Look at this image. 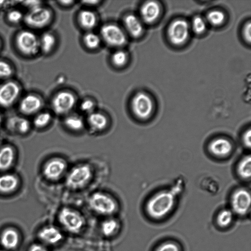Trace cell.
Listing matches in <instances>:
<instances>
[{
  "label": "cell",
  "mask_w": 251,
  "mask_h": 251,
  "mask_svg": "<svg viewBox=\"0 0 251 251\" xmlns=\"http://www.w3.org/2000/svg\"><path fill=\"white\" fill-rule=\"evenodd\" d=\"M175 202L176 197L172 191L163 190L149 199L146 204V211L153 219H161L173 210Z\"/></svg>",
  "instance_id": "1"
},
{
  "label": "cell",
  "mask_w": 251,
  "mask_h": 251,
  "mask_svg": "<svg viewBox=\"0 0 251 251\" xmlns=\"http://www.w3.org/2000/svg\"><path fill=\"white\" fill-rule=\"evenodd\" d=\"M58 220L66 230L73 233H78L84 224L82 215L76 210L69 207H64L60 210Z\"/></svg>",
  "instance_id": "2"
},
{
  "label": "cell",
  "mask_w": 251,
  "mask_h": 251,
  "mask_svg": "<svg viewBox=\"0 0 251 251\" xmlns=\"http://www.w3.org/2000/svg\"><path fill=\"white\" fill-rule=\"evenodd\" d=\"M90 208L95 212L103 215H109L115 212L117 204L109 195L101 192H96L88 201Z\"/></svg>",
  "instance_id": "3"
},
{
  "label": "cell",
  "mask_w": 251,
  "mask_h": 251,
  "mask_svg": "<svg viewBox=\"0 0 251 251\" xmlns=\"http://www.w3.org/2000/svg\"><path fill=\"white\" fill-rule=\"evenodd\" d=\"M100 37L106 44L113 47L123 46L127 41L125 32L114 24L103 25L100 30Z\"/></svg>",
  "instance_id": "4"
},
{
  "label": "cell",
  "mask_w": 251,
  "mask_h": 251,
  "mask_svg": "<svg viewBox=\"0 0 251 251\" xmlns=\"http://www.w3.org/2000/svg\"><path fill=\"white\" fill-rule=\"evenodd\" d=\"M131 107L134 115L138 118L145 120L149 118L153 111V103L148 95L138 92L134 95L131 101Z\"/></svg>",
  "instance_id": "5"
},
{
  "label": "cell",
  "mask_w": 251,
  "mask_h": 251,
  "mask_svg": "<svg viewBox=\"0 0 251 251\" xmlns=\"http://www.w3.org/2000/svg\"><path fill=\"white\" fill-rule=\"evenodd\" d=\"M92 175V170L89 165L81 164L76 166L69 173L66 184L69 188L74 189L82 187L89 181Z\"/></svg>",
  "instance_id": "6"
},
{
  "label": "cell",
  "mask_w": 251,
  "mask_h": 251,
  "mask_svg": "<svg viewBox=\"0 0 251 251\" xmlns=\"http://www.w3.org/2000/svg\"><path fill=\"white\" fill-rule=\"evenodd\" d=\"M251 197L250 192L244 189H239L232 194L230 201V209L235 216L244 217L250 210Z\"/></svg>",
  "instance_id": "7"
},
{
  "label": "cell",
  "mask_w": 251,
  "mask_h": 251,
  "mask_svg": "<svg viewBox=\"0 0 251 251\" xmlns=\"http://www.w3.org/2000/svg\"><path fill=\"white\" fill-rule=\"evenodd\" d=\"M16 42L19 50L26 55H35L40 49L39 39L29 31L21 32L17 36Z\"/></svg>",
  "instance_id": "8"
},
{
  "label": "cell",
  "mask_w": 251,
  "mask_h": 251,
  "mask_svg": "<svg viewBox=\"0 0 251 251\" xmlns=\"http://www.w3.org/2000/svg\"><path fill=\"white\" fill-rule=\"evenodd\" d=\"M52 14L50 11L41 5L29 10L24 17L25 22L28 25L40 28L47 25L50 21Z\"/></svg>",
  "instance_id": "9"
},
{
  "label": "cell",
  "mask_w": 251,
  "mask_h": 251,
  "mask_svg": "<svg viewBox=\"0 0 251 251\" xmlns=\"http://www.w3.org/2000/svg\"><path fill=\"white\" fill-rule=\"evenodd\" d=\"M190 27L187 22L182 19L173 21L169 25L167 34L170 41L175 45L183 44L189 35Z\"/></svg>",
  "instance_id": "10"
},
{
  "label": "cell",
  "mask_w": 251,
  "mask_h": 251,
  "mask_svg": "<svg viewBox=\"0 0 251 251\" xmlns=\"http://www.w3.org/2000/svg\"><path fill=\"white\" fill-rule=\"evenodd\" d=\"M75 101V97L73 93L68 91H62L54 96L51 102L52 107L56 113L63 115L73 109Z\"/></svg>",
  "instance_id": "11"
},
{
  "label": "cell",
  "mask_w": 251,
  "mask_h": 251,
  "mask_svg": "<svg viewBox=\"0 0 251 251\" xmlns=\"http://www.w3.org/2000/svg\"><path fill=\"white\" fill-rule=\"evenodd\" d=\"M19 85L13 81H8L0 86V105L7 107L12 105L19 95Z\"/></svg>",
  "instance_id": "12"
},
{
  "label": "cell",
  "mask_w": 251,
  "mask_h": 251,
  "mask_svg": "<svg viewBox=\"0 0 251 251\" xmlns=\"http://www.w3.org/2000/svg\"><path fill=\"white\" fill-rule=\"evenodd\" d=\"M66 168V164L63 160L55 158L47 162L44 167L43 173L48 179L54 180L63 175Z\"/></svg>",
  "instance_id": "13"
},
{
  "label": "cell",
  "mask_w": 251,
  "mask_h": 251,
  "mask_svg": "<svg viewBox=\"0 0 251 251\" xmlns=\"http://www.w3.org/2000/svg\"><path fill=\"white\" fill-rule=\"evenodd\" d=\"M42 244L54 245L58 244L63 239V235L61 231L53 226H47L39 230L38 234Z\"/></svg>",
  "instance_id": "14"
},
{
  "label": "cell",
  "mask_w": 251,
  "mask_h": 251,
  "mask_svg": "<svg viewBox=\"0 0 251 251\" xmlns=\"http://www.w3.org/2000/svg\"><path fill=\"white\" fill-rule=\"evenodd\" d=\"M20 235L18 230L13 227L4 229L0 234V244L6 250L16 249L20 242Z\"/></svg>",
  "instance_id": "15"
},
{
  "label": "cell",
  "mask_w": 251,
  "mask_h": 251,
  "mask_svg": "<svg viewBox=\"0 0 251 251\" xmlns=\"http://www.w3.org/2000/svg\"><path fill=\"white\" fill-rule=\"evenodd\" d=\"M208 149L213 155L224 157L230 153L232 150V145L230 141L226 138H217L210 142Z\"/></svg>",
  "instance_id": "16"
},
{
  "label": "cell",
  "mask_w": 251,
  "mask_h": 251,
  "mask_svg": "<svg viewBox=\"0 0 251 251\" xmlns=\"http://www.w3.org/2000/svg\"><path fill=\"white\" fill-rule=\"evenodd\" d=\"M125 28L129 34L133 38L140 37L144 31L141 20L132 14L126 15L124 19Z\"/></svg>",
  "instance_id": "17"
},
{
  "label": "cell",
  "mask_w": 251,
  "mask_h": 251,
  "mask_svg": "<svg viewBox=\"0 0 251 251\" xmlns=\"http://www.w3.org/2000/svg\"><path fill=\"white\" fill-rule=\"evenodd\" d=\"M160 13V6L154 1H149L144 3L140 9V15L142 20L151 24L156 20Z\"/></svg>",
  "instance_id": "18"
},
{
  "label": "cell",
  "mask_w": 251,
  "mask_h": 251,
  "mask_svg": "<svg viewBox=\"0 0 251 251\" xmlns=\"http://www.w3.org/2000/svg\"><path fill=\"white\" fill-rule=\"evenodd\" d=\"M42 100L34 95H28L25 97L20 104V109L25 114H32L37 112L41 107Z\"/></svg>",
  "instance_id": "19"
},
{
  "label": "cell",
  "mask_w": 251,
  "mask_h": 251,
  "mask_svg": "<svg viewBox=\"0 0 251 251\" xmlns=\"http://www.w3.org/2000/svg\"><path fill=\"white\" fill-rule=\"evenodd\" d=\"M7 127L12 132L23 134L29 130L30 124L26 119L15 116L8 119Z\"/></svg>",
  "instance_id": "20"
},
{
  "label": "cell",
  "mask_w": 251,
  "mask_h": 251,
  "mask_svg": "<svg viewBox=\"0 0 251 251\" xmlns=\"http://www.w3.org/2000/svg\"><path fill=\"white\" fill-rule=\"evenodd\" d=\"M77 20L80 26L88 30L94 28L97 23V17L95 13L87 9L80 11Z\"/></svg>",
  "instance_id": "21"
},
{
  "label": "cell",
  "mask_w": 251,
  "mask_h": 251,
  "mask_svg": "<svg viewBox=\"0 0 251 251\" xmlns=\"http://www.w3.org/2000/svg\"><path fill=\"white\" fill-rule=\"evenodd\" d=\"M15 158L13 149L6 146L0 149V171L8 170L12 165Z\"/></svg>",
  "instance_id": "22"
},
{
  "label": "cell",
  "mask_w": 251,
  "mask_h": 251,
  "mask_svg": "<svg viewBox=\"0 0 251 251\" xmlns=\"http://www.w3.org/2000/svg\"><path fill=\"white\" fill-rule=\"evenodd\" d=\"M18 185V178L12 174L0 176V192L9 193L13 191Z\"/></svg>",
  "instance_id": "23"
},
{
  "label": "cell",
  "mask_w": 251,
  "mask_h": 251,
  "mask_svg": "<svg viewBox=\"0 0 251 251\" xmlns=\"http://www.w3.org/2000/svg\"><path fill=\"white\" fill-rule=\"evenodd\" d=\"M88 123L94 130L100 131L104 129L107 124L106 117L102 113L93 112L89 114Z\"/></svg>",
  "instance_id": "24"
},
{
  "label": "cell",
  "mask_w": 251,
  "mask_h": 251,
  "mask_svg": "<svg viewBox=\"0 0 251 251\" xmlns=\"http://www.w3.org/2000/svg\"><path fill=\"white\" fill-rule=\"evenodd\" d=\"M235 215L230 209H223L217 215L216 221L221 228H226L233 223Z\"/></svg>",
  "instance_id": "25"
},
{
  "label": "cell",
  "mask_w": 251,
  "mask_h": 251,
  "mask_svg": "<svg viewBox=\"0 0 251 251\" xmlns=\"http://www.w3.org/2000/svg\"><path fill=\"white\" fill-rule=\"evenodd\" d=\"M39 40L40 49L45 53L51 51L56 42L55 36L49 32L43 34Z\"/></svg>",
  "instance_id": "26"
},
{
  "label": "cell",
  "mask_w": 251,
  "mask_h": 251,
  "mask_svg": "<svg viewBox=\"0 0 251 251\" xmlns=\"http://www.w3.org/2000/svg\"><path fill=\"white\" fill-rule=\"evenodd\" d=\"M237 173L243 179H248L251 176V156L248 155L244 156L239 162L237 166Z\"/></svg>",
  "instance_id": "27"
},
{
  "label": "cell",
  "mask_w": 251,
  "mask_h": 251,
  "mask_svg": "<svg viewBox=\"0 0 251 251\" xmlns=\"http://www.w3.org/2000/svg\"><path fill=\"white\" fill-rule=\"evenodd\" d=\"M83 41L86 48L90 50H94L100 46L101 38L97 34L90 31L84 35Z\"/></svg>",
  "instance_id": "28"
},
{
  "label": "cell",
  "mask_w": 251,
  "mask_h": 251,
  "mask_svg": "<svg viewBox=\"0 0 251 251\" xmlns=\"http://www.w3.org/2000/svg\"><path fill=\"white\" fill-rule=\"evenodd\" d=\"M66 126L74 131L81 130L84 126V122L82 118L76 115H70L67 117L64 121Z\"/></svg>",
  "instance_id": "29"
},
{
  "label": "cell",
  "mask_w": 251,
  "mask_h": 251,
  "mask_svg": "<svg viewBox=\"0 0 251 251\" xmlns=\"http://www.w3.org/2000/svg\"><path fill=\"white\" fill-rule=\"evenodd\" d=\"M128 60V55L124 50H119L113 53L111 56L112 64L118 68L124 66Z\"/></svg>",
  "instance_id": "30"
},
{
  "label": "cell",
  "mask_w": 251,
  "mask_h": 251,
  "mask_svg": "<svg viewBox=\"0 0 251 251\" xmlns=\"http://www.w3.org/2000/svg\"><path fill=\"white\" fill-rule=\"evenodd\" d=\"M118 223L113 219H108L104 221L101 225L102 233L109 236L113 235L118 228Z\"/></svg>",
  "instance_id": "31"
},
{
  "label": "cell",
  "mask_w": 251,
  "mask_h": 251,
  "mask_svg": "<svg viewBox=\"0 0 251 251\" xmlns=\"http://www.w3.org/2000/svg\"><path fill=\"white\" fill-rule=\"evenodd\" d=\"M206 20L211 25L217 26L223 23L225 20V15L222 11L213 10L207 14Z\"/></svg>",
  "instance_id": "32"
},
{
  "label": "cell",
  "mask_w": 251,
  "mask_h": 251,
  "mask_svg": "<svg viewBox=\"0 0 251 251\" xmlns=\"http://www.w3.org/2000/svg\"><path fill=\"white\" fill-rule=\"evenodd\" d=\"M154 251H181L178 243L173 240H167L159 244Z\"/></svg>",
  "instance_id": "33"
},
{
  "label": "cell",
  "mask_w": 251,
  "mask_h": 251,
  "mask_svg": "<svg viewBox=\"0 0 251 251\" xmlns=\"http://www.w3.org/2000/svg\"><path fill=\"white\" fill-rule=\"evenodd\" d=\"M192 27L196 33L201 34L206 29V22L201 17L196 16L192 20Z\"/></svg>",
  "instance_id": "34"
},
{
  "label": "cell",
  "mask_w": 251,
  "mask_h": 251,
  "mask_svg": "<svg viewBox=\"0 0 251 251\" xmlns=\"http://www.w3.org/2000/svg\"><path fill=\"white\" fill-rule=\"evenodd\" d=\"M51 115L48 112H42L38 114L34 120V124L38 127L47 126L50 121Z\"/></svg>",
  "instance_id": "35"
},
{
  "label": "cell",
  "mask_w": 251,
  "mask_h": 251,
  "mask_svg": "<svg viewBox=\"0 0 251 251\" xmlns=\"http://www.w3.org/2000/svg\"><path fill=\"white\" fill-rule=\"evenodd\" d=\"M12 69L7 62L0 60V78H6L12 74Z\"/></svg>",
  "instance_id": "36"
},
{
  "label": "cell",
  "mask_w": 251,
  "mask_h": 251,
  "mask_svg": "<svg viewBox=\"0 0 251 251\" xmlns=\"http://www.w3.org/2000/svg\"><path fill=\"white\" fill-rule=\"evenodd\" d=\"M95 106V103L92 100L85 99L81 102L80 108L82 111L89 114L94 112Z\"/></svg>",
  "instance_id": "37"
},
{
  "label": "cell",
  "mask_w": 251,
  "mask_h": 251,
  "mask_svg": "<svg viewBox=\"0 0 251 251\" xmlns=\"http://www.w3.org/2000/svg\"><path fill=\"white\" fill-rule=\"evenodd\" d=\"M23 16L21 11L18 10H11L7 14L8 20L12 23H17L20 22L23 18Z\"/></svg>",
  "instance_id": "38"
},
{
  "label": "cell",
  "mask_w": 251,
  "mask_h": 251,
  "mask_svg": "<svg viewBox=\"0 0 251 251\" xmlns=\"http://www.w3.org/2000/svg\"><path fill=\"white\" fill-rule=\"evenodd\" d=\"M242 141L244 145L248 149H250L251 147V129L249 128L246 130L242 137Z\"/></svg>",
  "instance_id": "39"
},
{
  "label": "cell",
  "mask_w": 251,
  "mask_h": 251,
  "mask_svg": "<svg viewBox=\"0 0 251 251\" xmlns=\"http://www.w3.org/2000/svg\"><path fill=\"white\" fill-rule=\"evenodd\" d=\"M27 251H49L48 248L42 243H34L28 248Z\"/></svg>",
  "instance_id": "40"
},
{
  "label": "cell",
  "mask_w": 251,
  "mask_h": 251,
  "mask_svg": "<svg viewBox=\"0 0 251 251\" xmlns=\"http://www.w3.org/2000/svg\"><path fill=\"white\" fill-rule=\"evenodd\" d=\"M251 22H249V23L245 25L243 30L244 37L248 43H250L251 41Z\"/></svg>",
  "instance_id": "41"
},
{
  "label": "cell",
  "mask_w": 251,
  "mask_h": 251,
  "mask_svg": "<svg viewBox=\"0 0 251 251\" xmlns=\"http://www.w3.org/2000/svg\"><path fill=\"white\" fill-rule=\"evenodd\" d=\"M24 4L30 10L41 6V2L36 0L25 1Z\"/></svg>",
  "instance_id": "42"
},
{
  "label": "cell",
  "mask_w": 251,
  "mask_h": 251,
  "mask_svg": "<svg viewBox=\"0 0 251 251\" xmlns=\"http://www.w3.org/2000/svg\"><path fill=\"white\" fill-rule=\"evenodd\" d=\"M100 1L97 0H90V1H83V2L88 5H95L97 4Z\"/></svg>",
  "instance_id": "43"
},
{
  "label": "cell",
  "mask_w": 251,
  "mask_h": 251,
  "mask_svg": "<svg viewBox=\"0 0 251 251\" xmlns=\"http://www.w3.org/2000/svg\"><path fill=\"white\" fill-rule=\"evenodd\" d=\"M60 2L62 5L65 6H68L71 5L73 3V2H74V1L72 0H64L60 1Z\"/></svg>",
  "instance_id": "44"
},
{
  "label": "cell",
  "mask_w": 251,
  "mask_h": 251,
  "mask_svg": "<svg viewBox=\"0 0 251 251\" xmlns=\"http://www.w3.org/2000/svg\"><path fill=\"white\" fill-rule=\"evenodd\" d=\"M1 115L0 114V125L1 124Z\"/></svg>",
  "instance_id": "45"
},
{
  "label": "cell",
  "mask_w": 251,
  "mask_h": 251,
  "mask_svg": "<svg viewBox=\"0 0 251 251\" xmlns=\"http://www.w3.org/2000/svg\"><path fill=\"white\" fill-rule=\"evenodd\" d=\"M0 143H1V140H0Z\"/></svg>",
  "instance_id": "46"
},
{
  "label": "cell",
  "mask_w": 251,
  "mask_h": 251,
  "mask_svg": "<svg viewBox=\"0 0 251 251\" xmlns=\"http://www.w3.org/2000/svg\"><path fill=\"white\" fill-rule=\"evenodd\" d=\"M0 251H3V250H0Z\"/></svg>",
  "instance_id": "47"
}]
</instances>
